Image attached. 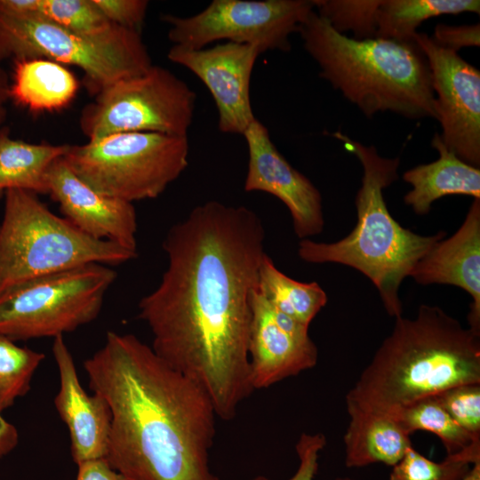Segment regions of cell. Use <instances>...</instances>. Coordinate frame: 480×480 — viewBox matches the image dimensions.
Masks as SVG:
<instances>
[{
	"instance_id": "6da1fadb",
	"label": "cell",
	"mask_w": 480,
	"mask_h": 480,
	"mask_svg": "<svg viewBox=\"0 0 480 480\" xmlns=\"http://www.w3.org/2000/svg\"><path fill=\"white\" fill-rule=\"evenodd\" d=\"M264 239L260 219L245 206H196L168 231L166 270L139 303L152 349L197 384L223 420L254 390L248 343Z\"/></svg>"
},
{
	"instance_id": "7a4b0ae2",
	"label": "cell",
	"mask_w": 480,
	"mask_h": 480,
	"mask_svg": "<svg viewBox=\"0 0 480 480\" xmlns=\"http://www.w3.org/2000/svg\"><path fill=\"white\" fill-rule=\"evenodd\" d=\"M84 368L110 409L112 468L128 480H220L209 460L217 414L197 384L135 335L112 331Z\"/></svg>"
},
{
	"instance_id": "3957f363",
	"label": "cell",
	"mask_w": 480,
	"mask_h": 480,
	"mask_svg": "<svg viewBox=\"0 0 480 480\" xmlns=\"http://www.w3.org/2000/svg\"><path fill=\"white\" fill-rule=\"evenodd\" d=\"M480 383V333L437 306L422 304L414 318L396 317L346 396L347 408L391 416L450 388Z\"/></svg>"
},
{
	"instance_id": "277c9868",
	"label": "cell",
	"mask_w": 480,
	"mask_h": 480,
	"mask_svg": "<svg viewBox=\"0 0 480 480\" xmlns=\"http://www.w3.org/2000/svg\"><path fill=\"white\" fill-rule=\"evenodd\" d=\"M319 76L366 116L392 112L437 120L428 60L415 42L358 40L333 29L312 11L299 32Z\"/></svg>"
},
{
	"instance_id": "5b68a950",
	"label": "cell",
	"mask_w": 480,
	"mask_h": 480,
	"mask_svg": "<svg viewBox=\"0 0 480 480\" xmlns=\"http://www.w3.org/2000/svg\"><path fill=\"white\" fill-rule=\"evenodd\" d=\"M331 135L340 140L363 167L362 184L355 200L357 222L346 237L334 243L300 240L298 255L308 263H339L360 271L375 285L387 313L395 318L401 316V284L446 232L421 236L402 227L389 213L383 191L398 179L399 157H382L375 147L340 132Z\"/></svg>"
},
{
	"instance_id": "8992f818",
	"label": "cell",
	"mask_w": 480,
	"mask_h": 480,
	"mask_svg": "<svg viewBox=\"0 0 480 480\" xmlns=\"http://www.w3.org/2000/svg\"><path fill=\"white\" fill-rule=\"evenodd\" d=\"M0 222V295L28 281L76 267L116 266L137 252L83 233L38 195L11 189Z\"/></svg>"
},
{
	"instance_id": "52a82bcc",
	"label": "cell",
	"mask_w": 480,
	"mask_h": 480,
	"mask_svg": "<svg viewBox=\"0 0 480 480\" xmlns=\"http://www.w3.org/2000/svg\"><path fill=\"white\" fill-rule=\"evenodd\" d=\"M28 58L80 68L96 93L153 65L140 31L114 25L87 35L40 18L0 12V62Z\"/></svg>"
},
{
	"instance_id": "ba28073f",
	"label": "cell",
	"mask_w": 480,
	"mask_h": 480,
	"mask_svg": "<svg viewBox=\"0 0 480 480\" xmlns=\"http://www.w3.org/2000/svg\"><path fill=\"white\" fill-rule=\"evenodd\" d=\"M188 136L118 132L69 145L71 170L100 193L130 203L154 199L188 164Z\"/></svg>"
},
{
	"instance_id": "9c48e42d",
	"label": "cell",
	"mask_w": 480,
	"mask_h": 480,
	"mask_svg": "<svg viewBox=\"0 0 480 480\" xmlns=\"http://www.w3.org/2000/svg\"><path fill=\"white\" fill-rule=\"evenodd\" d=\"M116 278L92 263L44 276L0 295V334L9 339L63 336L95 320Z\"/></svg>"
},
{
	"instance_id": "30bf717a",
	"label": "cell",
	"mask_w": 480,
	"mask_h": 480,
	"mask_svg": "<svg viewBox=\"0 0 480 480\" xmlns=\"http://www.w3.org/2000/svg\"><path fill=\"white\" fill-rule=\"evenodd\" d=\"M196 95L169 69L152 65L96 93L80 116L82 132L94 140L118 132L187 136Z\"/></svg>"
},
{
	"instance_id": "8fae6325",
	"label": "cell",
	"mask_w": 480,
	"mask_h": 480,
	"mask_svg": "<svg viewBox=\"0 0 480 480\" xmlns=\"http://www.w3.org/2000/svg\"><path fill=\"white\" fill-rule=\"evenodd\" d=\"M314 11L312 0H213L196 15L162 16L173 45L202 49L227 40L267 51L291 50L290 36Z\"/></svg>"
},
{
	"instance_id": "7c38bea8",
	"label": "cell",
	"mask_w": 480,
	"mask_h": 480,
	"mask_svg": "<svg viewBox=\"0 0 480 480\" xmlns=\"http://www.w3.org/2000/svg\"><path fill=\"white\" fill-rule=\"evenodd\" d=\"M413 41L431 73L444 144L465 163L480 165V72L456 52L437 45L425 33Z\"/></svg>"
},
{
	"instance_id": "4fadbf2b",
	"label": "cell",
	"mask_w": 480,
	"mask_h": 480,
	"mask_svg": "<svg viewBox=\"0 0 480 480\" xmlns=\"http://www.w3.org/2000/svg\"><path fill=\"white\" fill-rule=\"evenodd\" d=\"M260 54L255 46L226 42L202 49L172 45L167 57L190 70L207 87L217 108L220 131L244 135L256 119L250 100V81Z\"/></svg>"
},
{
	"instance_id": "5bb4252c",
	"label": "cell",
	"mask_w": 480,
	"mask_h": 480,
	"mask_svg": "<svg viewBox=\"0 0 480 480\" xmlns=\"http://www.w3.org/2000/svg\"><path fill=\"white\" fill-rule=\"evenodd\" d=\"M248 353L254 390L313 368L318 356L308 326L274 308L259 285L252 302Z\"/></svg>"
},
{
	"instance_id": "9a60e30c",
	"label": "cell",
	"mask_w": 480,
	"mask_h": 480,
	"mask_svg": "<svg viewBox=\"0 0 480 480\" xmlns=\"http://www.w3.org/2000/svg\"><path fill=\"white\" fill-rule=\"evenodd\" d=\"M244 137L249 155L245 191L266 192L280 199L288 208L294 232L301 240L320 234L324 221L319 190L281 155L268 130L259 120L252 123Z\"/></svg>"
},
{
	"instance_id": "2e32d148",
	"label": "cell",
	"mask_w": 480,
	"mask_h": 480,
	"mask_svg": "<svg viewBox=\"0 0 480 480\" xmlns=\"http://www.w3.org/2000/svg\"><path fill=\"white\" fill-rule=\"evenodd\" d=\"M47 195L64 218L95 239L137 252V216L132 203L98 192L81 180L60 157L46 175Z\"/></svg>"
},
{
	"instance_id": "e0dca14e",
	"label": "cell",
	"mask_w": 480,
	"mask_h": 480,
	"mask_svg": "<svg viewBox=\"0 0 480 480\" xmlns=\"http://www.w3.org/2000/svg\"><path fill=\"white\" fill-rule=\"evenodd\" d=\"M52 351L60 379L54 405L68 429L73 460L78 465L105 459L111 424L108 404L101 396L89 395L82 387L63 336L53 339Z\"/></svg>"
},
{
	"instance_id": "ac0fdd59",
	"label": "cell",
	"mask_w": 480,
	"mask_h": 480,
	"mask_svg": "<svg viewBox=\"0 0 480 480\" xmlns=\"http://www.w3.org/2000/svg\"><path fill=\"white\" fill-rule=\"evenodd\" d=\"M410 276L420 284H451L471 297L469 328L480 333V199H474L460 228L438 241Z\"/></svg>"
},
{
	"instance_id": "d6986e66",
	"label": "cell",
	"mask_w": 480,
	"mask_h": 480,
	"mask_svg": "<svg viewBox=\"0 0 480 480\" xmlns=\"http://www.w3.org/2000/svg\"><path fill=\"white\" fill-rule=\"evenodd\" d=\"M431 146L439 157L429 164L417 165L403 174L412 189L404 196L406 205L419 215L427 214L431 204L449 195L471 196L480 199V169L474 167L451 151L436 132Z\"/></svg>"
},
{
	"instance_id": "ffe728a7",
	"label": "cell",
	"mask_w": 480,
	"mask_h": 480,
	"mask_svg": "<svg viewBox=\"0 0 480 480\" xmlns=\"http://www.w3.org/2000/svg\"><path fill=\"white\" fill-rule=\"evenodd\" d=\"M77 78L65 65L42 58L14 60L8 96L31 112H53L67 108L76 98Z\"/></svg>"
},
{
	"instance_id": "44dd1931",
	"label": "cell",
	"mask_w": 480,
	"mask_h": 480,
	"mask_svg": "<svg viewBox=\"0 0 480 480\" xmlns=\"http://www.w3.org/2000/svg\"><path fill=\"white\" fill-rule=\"evenodd\" d=\"M350 420L344 436L345 464L361 468L373 463L396 465L412 446L410 436L385 414L347 408Z\"/></svg>"
},
{
	"instance_id": "7402d4cb",
	"label": "cell",
	"mask_w": 480,
	"mask_h": 480,
	"mask_svg": "<svg viewBox=\"0 0 480 480\" xmlns=\"http://www.w3.org/2000/svg\"><path fill=\"white\" fill-rule=\"evenodd\" d=\"M68 144L28 143L0 129V200L11 189L47 194L46 175L54 161L64 156Z\"/></svg>"
},
{
	"instance_id": "603a6c76",
	"label": "cell",
	"mask_w": 480,
	"mask_h": 480,
	"mask_svg": "<svg viewBox=\"0 0 480 480\" xmlns=\"http://www.w3.org/2000/svg\"><path fill=\"white\" fill-rule=\"evenodd\" d=\"M463 12L480 13L478 0H382L377 14L376 36L400 43L414 42L425 20Z\"/></svg>"
},
{
	"instance_id": "cb8c5ba5",
	"label": "cell",
	"mask_w": 480,
	"mask_h": 480,
	"mask_svg": "<svg viewBox=\"0 0 480 480\" xmlns=\"http://www.w3.org/2000/svg\"><path fill=\"white\" fill-rule=\"evenodd\" d=\"M259 290L274 308L307 326L328 300L316 282L302 283L287 276L267 253L260 267Z\"/></svg>"
},
{
	"instance_id": "d4e9b609",
	"label": "cell",
	"mask_w": 480,
	"mask_h": 480,
	"mask_svg": "<svg viewBox=\"0 0 480 480\" xmlns=\"http://www.w3.org/2000/svg\"><path fill=\"white\" fill-rule=\"evenodd\" d=\"M0 12L40 18L87 35L100 34L114 26L93 0H0Z\"/></svg>"
},
{
	"instance_id": "484cf974",
	"label": "cell",
	"mask_w": 480,
	"mask_h": 480,
	"mask_svg": "<svg viewBox=\"0 0 480 480\" xmlns=\"http://www.w3.org/2000/svg\"><path fill=\"white\" fill-rule=\"evenodd\" d=\"M394 418L409 436L416 430H427L436 435L447 455L457 453L480 439L462 428L439 404L434 396L420 399L401 408Z\"/></svg>"
},
{
	"instance_id": "4316f807",
	"label": "cell",
	"mask_w": 480,
	"mask_h": 480,
	"mask_svg": "<svg viewBox=\"0 0 480 480\" xmlns=\"http://www.w3.org/2000/svg\"><path fill=\"white\" fill-rule=\"evenodd\" d=\"M479 460L480 439L457 453L446 455L441 462L426 458L411 446L393 466L389 480H463Z\"/></svg>"
},
{
	"instance_id": "83f0119b",
	"label": "cell",
	"mask_w": 480,
	"mask_h": 480,
	"mask_svg": "<svg viewBox=\"0 0 480 480\" xmlns=\"http://www.w3.org/2000/svg\"><path fill=\"white\" fill-rule=\"evenodd\" d=\"M44 357L43 352L18 346L0 334V412L29 391L35 372Z\"/></svg>"
},
{
	"instance_id": "f1b7e54d",
	"label": "cell",
	"mask_w": 480,
	"mask_h": 480,
	"mask_svg": "<svg viewBox=\"0 0 480 480\" xmlns=\"http://www.w3.org/2000/svg\"><path fill=\"white\" fill-rule=\"evenodd\" d=\"M382 0H312L314 10L337 32L351 31L355 39L374 38Z\"/></svg>"
},
{
	"instance_id": "f546056e",
	"label": "cell",
	"mask_w": 480,
	"mask_h": 480,
	"mask_svg": "<svg viewBox=\"0 0 480 480\" xmlns=\"http://www.w3.org/2000/svg\"><path fill=\"white\" fill-rule=\"evenodd\" d=\"M434 396L462 428L480 436V383L455 386Z\"/></svg>"
},
{
	"instance_id": "4dcf8cb0",
	"label": "cell",
	"mask_w": 480,
	"mask_h": 480,
	"mask_svg": "<svg viewBox=\"0 0 480 480\" xmlns=\"http://www.w3.org/2000/svg\"><path fill=\"white\" fill-rule=\"evenodd\" d=\"M326 444V438L322 433L300 435L295 450L299 458V466L295 473L287 480H315L318 469L320 452ZM252 480H271L264 476H258ZM336 480H355L340 477Z\"/></svg>"
},
{
	"instance_id": "1f68e13d",
	"label": "cell",
	"mask_w": 480,
	"mask_h": 480,
	"mask_svg": "<svg viewBox=\"0 0 480 480\" xmlns=\"http://www.w3.org/2000/svg\"><path fill=\"white\" fill-rule=\"evenodd\" d=\"M114 25L140 32L148 2L146 0H93Z\"/></svg>"
},
{
	"instance_id": "d6a6232c",
	"label": "cell",
	"mask_w": 480,
	"mask_h": 480,
	"mask_svg": "<svg viewBox=\"0 0 480 480\" xmlns=\"http://www.w3.org/2000/svg\"><path fill=\"white\" fill-rule=\"evenodd\" d=\"M431 39L437 45L456 52L464 47H478L480 26L478 23L461 26L439 23L436 26Z\"/></svg>"
},
{
	"instance_id": "836d02e7",
	"label": "cell",
	"mask_w": 480,
	"mask_h": 480,
	"mask_svg": "<svg viewBox=\"0 0 480 480\" xmlns=\"http://www.w3.org/2000/svg\"><path fill=\"white\" fill-rule=\"evenodd\" d=\"M77 466L76 480H128L112 468L106 459L88 460Z\"/></svg>"
},
{
	"instance_id": "e575fe53",
	"label": "cell",
	"mask_w": 480,
	"mask_h": 480,
	"mask_svg": "<svg viewBox=\"0 0 480 480\" xmlns=\"http://www.w3.org/2000/svg\"><path fill=\"white\" fill-rule=\"evenodd\" d=\"M19 443V433L14 425L0 412V459L12 452Z\"/></svg>"
},
{
	"instance_id": "d590c367",
	"label": "cell",
	"mask_w": 480,
	"mask_h": 480,
	"mask_svg": "<svg viewBox=\"0 0 480 480\" xmlns=\"http://www.w3.org/2000/svg\"><path fill=\"white\" fill-rule=\"evenodd\" d=\"M9 84L6 74L0 69V107H4L5 101L9 100Z\"/></svg>"
},
{
	"instance_id": "8d00e7d4",
	"label": "cell",
	"mask_w": 480,
	"mask_h": 480,
	"mask_svg": "<svg viewBox=\"0 0 480 480\" xmlns=\"http://www.w3.org/2000/svg\"><path fill=\"white\" fill-rule=\"evenodd\" d=\"M463 480H480V460L473 464L469 473Z\"/></svg>"
},
{
	"instance_id": "74e56055",
	"label": "cell",
	"mask_w": 480,
	"mask_h": 480,
	"mask_svg": "<svg viewBox=\"0 0 480 480\" xmlns=\"http://www.w3.org/2000/svg\"><path fill=\"white\" fill-rule=\"evenodd\" d=\"M6 118V109L4 107H0V129L3 127V124Z\"/></svg>"
}]
</instances>
